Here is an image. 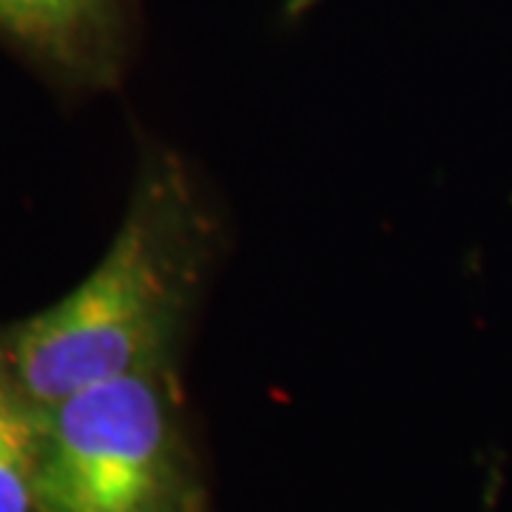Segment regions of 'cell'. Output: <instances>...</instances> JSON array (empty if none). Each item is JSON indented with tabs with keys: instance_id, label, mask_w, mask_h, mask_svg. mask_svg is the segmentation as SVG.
Wrapping results in <instances>:
<instances>
[{
	"instance_id": "6da1fadb",
	"label": "cell",
	"mask_w": 512,
	"mask_h": 512,
	"mask_svg": "<svg viewBox=\"0 0 512 512\" xmlns=\"http://www.w3.org/2000/svg\"><path fill=\"white\" fill-rule=\"evenodd\" d=\"M214 220L185 165L143 168L100 265L69 296L12 330L6 370L35 407L168 365L214 256Z\"/></svg>"
},
{
	"instance_id": "7a4b0ae2",
	"label": "cell",
	"mask_w": 512,
	"mask_h": 512,
	"mask_svg": "<svg viewBox=\"0 0 512 512\" xmlns=\"http://www.w3.org/2000/svg\"><path fill=\"white\" fill-rule=\"evenodd\" d=\"M168 365L40 410L37 512H194Z\"/></svg>"
},
{
	"instance_id": "3957f363",
	"label": "cell",
	"mask_w": 512,
	"mask_h": 512,
	"mask_svg": "<svg viewBox=\"0 0 512 512\" xmlns=\"http://www.w3.org/2000/svg\"><path fill=\"white\" fill-rule=\"evenodd\" d=\"M0 32L63 72L100 80L114 72L117 0H0Z\"/></svg>"
},
{
	"instance_id": "277c9868",
	"label": "cell",
	"mask_w": 512,
	"mask_h": 512,
	"mask_svg": "<svg viewBox=\"0 0 512 512\" xmlns=\"http://www.w3.org/2000/svg\"><path fill=\"white\" fill-rule=\"evenodd\" d=\"M40 410L0 373V512H37Z\"/></svg>"
}]
</instances>
